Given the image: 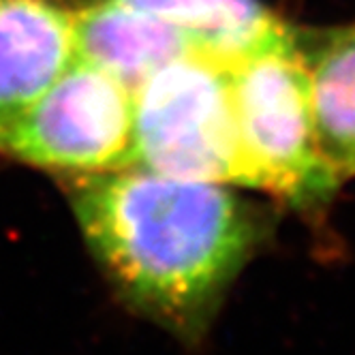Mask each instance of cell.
Segmentation results:
<instances>
[{
    "label": "cell",
    "mask_w": 355,
    "mask_h": 355,
    "mask_svg": "<svg viewBox=\"0 0 355 355\" xmlns=\"http://www.w3.org/2000/svg\"><path fill=\"white\" fill-rule=\"evenodd\" d=\"M67 197L114 297L189 347L272 234L270 210L230 184L135 165L71 175Z\"/></svg>",
    "instance_id": "obj_1"
},
{
    "label": "cell",
    "mask_w": 355,
    "mask_h": 355,
    "mask_svg": "<svg viewBox=\"0 0 355 355\" xmlns=\"http://www.w3.org/2000/svg\"><path fill=\"white\" fill-rule=\"evenodd\" d=\"M242 187L315 208L340 184L319 146L309 71L289 26L230 64Z\"/></svg>",
    "instance_id": "obj_2"
},
{
    "label": "cell",
    "mask_w": 355,
    "mask_h": 355,
    "mask_svg": "<svg viewBox=\"0 0 355 355\" xmlns=\"http://www.w3.org/2000/svg\"><path fill=\"white\" fill-rule=\"evenodd\" d=\"M131 94V165L242 187L230 64L189 52L157 69Z\"/></svg>",
    "instance_id": "obj_3"
},
{
    "label": "cell",
    "mask_w": 355,
    "mask_h": 355,
    "mask_svg": "<svg viewBox=\"0 0 355 355\" xmlns=\"http://www.w3.org/2000/svg\"><path fill=\"white\" fill-rule=\"evenodd\" d=\"M133 94L75 62L31 103L0 114V157L64 178L131 165Z\"/></svg>",
    "instance_id": "obj_4"
},
{
    "label": "cell",
    "mask_w": 355,
    "mask_h": 355,
    "mask_svg": "<svg viewBox=\"0 0 355 355\" xmlns=\"http://www.w3.org/2000/svg\"><path fill=\"white\" fill-rule=\"evenodd\" d=\"M78 0H0V114L31 103L75 62Z\"/></svg>",
    "instance_id": "obj_5"
},
{
    "label": "cell",
    "mask_w": 355,
    "mask_h": 355,
    "mask_svg": "<svg viewBox=\"0 0 355 355\" xmlns=\"http://www.w3.org/2000/svg\"><path fill=\"white\" fill-rule=\"evenodd\" d=\"M193 43L165 21L116 0L75 3V58L96 67L131 92Z\"/></svg>",
    "instance_id": "obj_6"
},
{
    "label": "cell",
    "mask_w": 355,
    "mask_h": 355,
    "mask_svg": "<svg viewBox=\"0 0 355 355\" xmlns=\"http://www.w3.org/2000/svg\"><path fill=\"white\" fill-rule=\"evenodd\" d=\"M309 71L319 146L338 180L355 178V24L293 28Z\"/></svg>",
    "instance_id": "obj_7"
},
{
    "label": "cell",
    "mask_w": 355,
    "mask_h": 355,
    "mask_svg": "<svg viewBox=\"0 0 355 355\" xmlns=\"http://www.w3.org/2000/svg\"><path fill=\"white\" fill-rule=\"evenodd\" d=\"M180 31L195 49L227 64L289 26L259 0H116Z\"/></svg>",
    "instance_id": "obj_8"
}]
</instances>
